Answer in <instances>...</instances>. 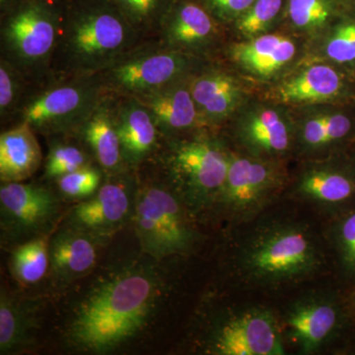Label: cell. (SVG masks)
I'll return each instance as SVG.
<instances>
[{"mask_svg": "<svg viewBox=\"0 0 355 355\" xmlns=\"http://www.w3.org/2000/svg\"><path fill=\"white\" fill-rule=\"evenodd\" d=\"M218 24L200 0H177L157 39L173 50L209 60L220 39Z\"/></svg>", "mask_w": 355, "mask_h": 355, "instance_id": "ba28073f", "label": "cell"}, {"mask_svg": "<svg viewBox=\"0 0 355 355\" xmlns=\"http://www.w3.org/2000/svg\"><path fill=\"white\" fill-rule=\"evenodd\" d=\"M105 173L97 164L80 168L55 179L58 190L64 196L74 200L92 197L99 190Z\"/></svg>", "mask_w": 355, "mask_h": 355, "instance_id": "f546056e", "label": "cell"}, {"mask_svg": "<svg viewBox=\"0 0 355 355\" xmlns=\"http://www.w3.org/2000/svg\"><path fill=\"white\" fill-rule=\"evenodd\" d=\"M32 83L17 67L0 58V119L2 123L12 125Z\"/></svg>", "mask_w": 355, "mask_h": 355, "instance_id": "484cf974", "label": "cell"}, {"mask_svg": "<svg viewBox=\"0 0 355 355\" xmlns=\"http://www.w3.org/2000/svg\"><path fill=\"white\" fill-rule=\"evenodd\" d=\"M50 150L44 164V177L55 180L85 166L95 164L92 153L78 133L50 137Z\"/></svg>", "mask_w": 355, "mask_h": 355, "instance_id": "603a6c76", "label": "cell"}, {"mask_svg": "<svg viewBox=\"0 0 355 355\" xmlns=\"http://www.w3.org/2000/svg\"><path fill=\"white\" fill-rule=\"evenodd\" d=\"M67 0H18L1 16L0 49L31 81L51 73Z\"/></svg>", "mask_w": 355, "mask_h": 355, "instance_id": "277c9868", "label": "cell"}, {"mask_svg": "<svg viewBox=\"0 0 355 355\" xmlns=\"http://www.w3.org/2000/svg\"><path fill=\"white\" fill-rule=\"evenodd\" d=\"M287 10L295 27L316 30L330 21L334 6L331 0H289Z\"/></svg>", "mask_w": 355, "mask_h": 355, "instance_id": "4dcf8cb0", "label": "cell"}, {"mask_svg": "<svg viewBox=\"0 0 355 355\" xmlns=\"http://www.w3.org/2000/svg\"><path fill=\"white\" fill-rule=\"evenodd\" d=\"M342 86L335 69L328 65H313L282 84L277 97L280 101L293 104L328 101L338 95Z\"/></svg>", "mask_w": 355, "mask_h": 355, "instance_id": "7402d4cb", "label": "cell"}, {"mask_svg": "<svg viewBox=\"0 0 355 355\" xmlns=\"http://www.w3.org/2000/svg\"><path fill=\"white\" fill-rule=\"evenodd\" d=\"M2 227L11 234L24 235L42 230L57 214V198L39 184L23 182L2 183L0 188Z\"/></svg>", "mask_w": 355, "mask_h": 355, "instance_id": "30bf717a", "label": "cell"}, {"mask_svg": "<svg viewBox=\"0 0 355 355\" xmlns=\"http://www.w3.org/2000/svg\"><path fill=\"white\" fill-rule=\"evenodd\" d=\"M94 238L76 227L60 232L50 249L53 272L65 279L88 272L97 259Z\"/></svg>", "mask_w": 355, "mask_h": 355, "instance_id": "ffe728a7", "label": "cell"}, {"mask_svg": "<svg viewBox=\"0 0 355 355\" xmlns=\"http://www.w3.org/2000/svg\"><path fill=\"white\" fill-rule=\"evenodd\" d=\"M327 116H318L311 119L303 128V139L311 146H319L324 144V125Z\"/></svg>", "mask_w": 355, "mask_h": 355, "instance_id": "d590c367", "label": "cell"}, {"mask_svg": "<svg viewBox=\"0 0 355 355\" xmlns=\"http://www.w3.org/2000/svg\"><path fill=\"white\" fill-rule=\"evenodd\" d=\"M293 41L280 35H261L229 49L231 60L254 76H270L288 64L295 55Z\"/></svg>", "mask_w": 355, "mask_h": 355, "instance_id": "ac0fdd59", "label": "cell"}, {"mask_svg": "<svg viewBox=\"0 0 355 355\" xmlns=\"http://www.w3.org/2000/svg\"><path fill=\"white\" fill-rule=\"evenodd\" d=\"M116 96L107 94L79 128V137L92 153L105 176L127 171L116 123Z\"/></svg>", "mask_w": 355, "mask_h": 355, "instance_id": "5bb4252c", "label": "cell"}, {"mask_svg": "<svg viewBox=\"0 0 355 355\" xmlns=\"http://www.w3.org/2000/svg\"><path fill=\"white\" fill-rule=\"evenodd\" d=\"M219 23L235 22L256 0H200Z\"/></svg>", "mask_w": 355, "mask_h": 355, "instance_id": "836d02e7", "label": "cell"}, {"mask_svg": "<svg viewBox=\"0 0 355 355\" xmlns=\"http://www.w3.org/2000/svg\"><path fill=\"white\" fill-rule=\"evenodd\" d=\"M301 189L306 195L322 202H338L352 195L354 184L340 173L319 170L305 175Z\"/></svg>", "mask_w": 355, "mask_h": 355, "instance_id": "83f0119b", "label": "cell"}, {"mask_svg": "<svg viewBox=\"0 0 355 355\" xmlns=\"http://www.w3.org/2000/svg\"><path fill=\"white\" fill-rule=\"evenodd\" d=\"M107 94L100 74L50 73L33 81L12 125L25 123L35 132L48 137L76 133Z\"/></svg>", "mask_w": 355, "mask_h": 355, "instance_id": "3957f363", "label": "cell"}, {"mask_svg": "<svg viewBox=\"0 0 355 355\" xmlns=\"http://www.w3.org/2000/svg\"><path fill=\"white\" fill-rule=\"evenodd\" d=\"M342 238L347 260L355 265V214L343 224Z\"/></svg>", "mask_w": 355, "mask_h": 355, "instance_id": "8d00e7d4", "label": "cell"}, {"mask_svg": "<svg viewBox=\"0 0 355 355\" xmlns=\"http://www.w3.org/2000/svg\"><path fill=\"white\" fill-rule=\"evenodd\" d=\"M144 40L157 38L177 0H111Z\"/></svg>", "mask_w": 355, "mask_h": 355, "instance_id": "cb8c5ba5", "label": "cell"}, {"mask_svg": "<svg viewBox=\"0 0 355 355\" xmlns=\"http://www.w3.org/2000/svg\"><path fill=\"white\" fill-rule=\"evenodd\" d=\"M226 355H279L284 347L273 320L265 313H248L229 322L216 343Z\"/></svg>", "mask_w": 355, "mask_h": 355, "instance_id": "9a60e30c", "label": "cell"}, {"mask_svg": "<svg viewBox=\"0 0 355 355\" xmlns=\"http://www.w3.org/2000/svg\"><path fill=\"white\" fill-rule=\"evenodd\" d=\"M326 53L331 60L340 64L355 62V22L338 26L329 39Z\"/></svg>", "mask_w": 355, "mask_h": 355, "instance_id": "d6a6232c", "label": "cell"}, {"mask_svg": "<svg viewBox=\"0 0 355 355\" xmlns=\"http://www.w3.org/2000/svg\"><path fill=\"white\" fill-rule=\"evenodd\" d=\"M49 257L50 249L46 237L24 243L12 254L13 275L22 284L38 282L48 270Z\"/></svg>", "mask_w": 355, "mask_h": 355, "instance_id": "4316f807", "label": "cell"}, {"mask_svg": "<svg viewBox=\"0 0 355 355\" xmlns=\"http://www.w3.org/2000/svg\"><path fill=\"white\" fill-rule=\"evenodd\" d=\"M284 0H256L253 6L235 21L236 29L247 38H256L266 32L279 17Z\"/></svg>", "mask_w": 355, "mask_h": 355, "instance_id": "f1b7e54d", "label": "cell"}, {"mask_svg": "<svg viewBox=\"0 0 355 355\" xmlns=\"http://www.w3.org/2000/svg\"><path fill=\"white\" fill-rule=\"evenodd\" d=\"M209 62L147 39L99 74L109 94L139 98L191 78Z\"/></svg>", "mask_w": 355, "mask_h": 355, "instance_id": "5b68a950", "label": "cell"}, {"mask_svg": "<svg viewBox=\"0 0 355 355\" xmlns=\"http://www.w3.org/2000/svg\"><path fill=\"white\" fill-rule=\"evenodd\" d=\"M336 311L330 305L307 306L292 315L289 324L304 349H315L333 330Z\"/></svg>", "mask_w": 355, "mask_h": 355, "instance_id": "d4e9b609", "label": "cell"}, {"mask_svg": "<svg viewBox=\"0 0 355 355\" xmlns=\"http://www.w3.org/2000/svg\"><path fill=\"white\" fill-rule=\"evenodd\" d=\"M313 263L309 240L295 230H284L266 238L251 257L256 272L284 277L302 272Z\"/></svg>", "mask_w": 355, "mask_h": 355, "instance_id": "2e32d148", "label": "cell"}, {"mask_svg": "<svg viewBox=\"0 0 355 355\" xmlns=\"http://www.w3.org/2000/svg\"><path fill=\"white\" fill-rule=\"evenodd\" d=\"M350 125H350L349 119L343 114L327 116L326 125H324V144L343 139L349 133Z\"/></svg>", "mask_w": 355, "mask_h": 355, "instance_id": "e575fe53", "label": "cell"}, {"mask_svg": "<svg viewBox=\"0 0 355 355\" xmlns=\"http://www.w3.org/2000/svg\"><path fill=\"white\" fill-rule=\"evenodd\" d=\"M273 175L266 164L251 159L232 157L224 190L231 203L247 207L258 202L272 187Z\"/></svg>", "mask_w": 355, "mask_h": 355, "instance_id": "44dd1931", "label": "cell"}, {"mask_svg": "<svg viewBox=\"0 0 355 355\" xmlns=\"http://www.w3.org/2000/svg\"><path fill=\"white\" fill-rule=\"evenodd\" d=\"M37 133L27 123L6 128L0 135V180L24 182L38 171L43 154Z\"/></svg>", "mask_w": 355, "mask_h": 355, "instance_id": "e0dca14e", "label": "cell"}, {"mask_svg": "<svg viewBox=\"0 0 355 355\" xmlns=\"http://www.w3.org/2000/svg\"><path fill=\"white\" fill-rule=\"evenodd\" d=\"M191 78L135 98L148 110L164 140L205 127L191 97Z\"/></svg>", "mask_w": 355, "mask_h": 355, "instance_id": "7c38bea8", "label": "cell"}, {"mask_svg": "<svg viewBox=\"0 0 355 355\" xmlns=\"http://www.w3.org/2000/svg\"><path fill=\"white\" fill-rule=\"evenodd\" d=\"M352 1L355 2V0H352Z\"/></svg>", "mask_w": 355, "mask_h": 355, "instance_id": "74e56055", "label": "cell"}, {"mask_svg": "<svg viewBox=\"0 0 355 355\" xmlns=\"http://www.w3.org/2000/svg\"><path fill=\"white\" fill-rule=\"evenodd\" d=\"M141 41L111 0H67L51 73H101Z\"/></svg>", "mask_w": 355, "mask_h": 355, "instance_id": "6da1fadb", "label": "cell"}, {"mask_svg": "<svg viewBox=\"0 0 355 355\" xmlns=\"http://www.w3.org/2000/svg\"><path fill=\"white\" fill-rule=\"evenodd\" d=\"M135 200L133 221L146 253L164 258L188 249L191 232L179 203L170 191L155 183L146 184Z\"/></svg>", "mask_w": 355, "mask_h": 355, "instance_id": "8992f818", "label": "cell"}, {"mask_svg": "<svg viewBox=\"0 0 355 355\" xmlns=\"http://www.w3.org/2000/svg\"><path fill=\"white\" fill-rule=\"evenodd\" d=\"M133 170L108 176L92 197L74 209L76 227L93 237L113 234L123 225L130 214Z\"/></svg>", "mask_w": 355, "mask_h": 355, "instance_id": "9c48e42d", "label": "cell"}, {"mask_svg": "<svg viewBox=\"0 0 355 355\" xmlns=\"http://www.w3.org/2000/svg\"><path fill=\"white\" fill-rule=\"evenodd\" d=\"M155 297V284L144 273L116 275L80 306L71 324L72 338L92 352L113 349L144 327Z\"/></svg>", "mask_w": 355, "mask_h": 355, "instance_id": "7a4b0ae2", "label": "cell"}, {"mask_svg": "<svg viewBox=\"0 0 355 355\" xmlns=\"http://www.w3.org/2000/svg\"><path fill=\"white\" fill-rule=\"evenodd\" d=\"M211 62L191 77L190 90L205 127L218 125L239 106L242 89L235 77Z\"/></svg>", "mask_w": 355, "mask_h": 355, "instance_id": "4fadbf2b", "label": "cell"}, {"mask_svg": "<svg viewBox=\"0 0 355 355\" xmlns=\"http://www.w3.org/2000/svg\"><path fill=\"white\" fill-rule=\"evenodd\" d=\"M238 132L248 146L261 153H282L288 148L291 132L277 110L257 107L240 116Z\"/></svg>", "mask_w": 355, "mask_h": 355, "instance_id": "d6986e66", "label": "cell"}, {"mask_svg": "<svg viewBox=\"0 0 355 355\" xmlns=\"http://www.w3.org/2000/svg\"><path fill=\"white\" fill-rule=\"evenodd\" d=\"M163 158L166 171L175 181L200 193L224 188L230 158L214 140L205 137L165 140Z\"/></svg>", "mask_w": 355, "mask_h": 355, "instance_id": "52a82bcc", "label": "cell"}, {"mask_svg": "<svg viewBox=\"0 0 355 355\" xmlns=\"http://www.w3.org/2000/svg\"><path fill=\"white\" fill-rule=\"evenodd\" d=\"M26 330L24 315L12 301L2 294L0 302V350L2 354L19 345Z\"/></svg>", "mask_w": 355, "mask_h": 355, "instance_id": "1f68e13d", "label": "cell"}, {"mask_svg": "<svg viewBox=\"0 0 355 355\" xmlns=\"http://www.w3.org/2000/svg\"><path fill=\"white\" fill-rule=\"evenodd\" d=\"M116 123L125 165L139 171L149 159L155 157L164 139L148 110L135 98L116 96Z\"/></svg>", "mask_w": 355, "mask_h": 355, "instance_id": "8fae6325", "label": "cell"}]
</instances>
